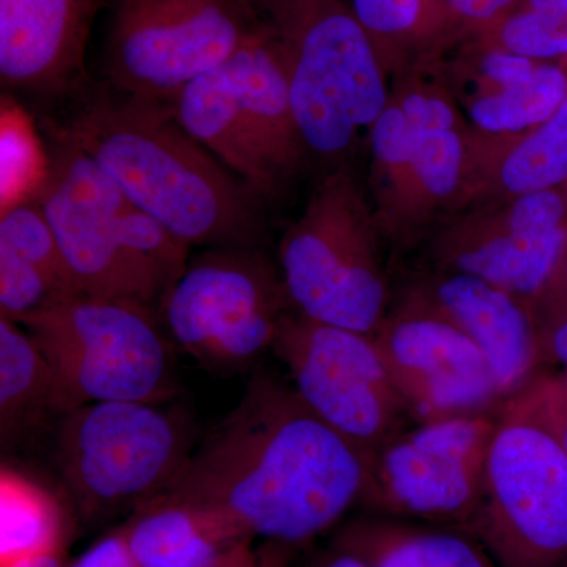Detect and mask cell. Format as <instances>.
<instances>
[{
  "mask_svg": "<svg viewBox=\"0 0 567 567\" xmlns=\"http://www.w3.org/2000/svg\"><path fill=\"white\" fill-rule=\"evenodd\" d=\"M271 350L301 401L354 445L374 454L404 432L410 413L372 336L290 311Z\"/></svg>",
  "mask_w": 567,
  "mask_h": 567,
  "instance_id": "11",
  "label": "cell"
},
{
  "mask_svg": "<svg viewBox=\"0 0 567 567\" xmlns=\"http://www.w3.org/2000/svg\"><path fill=\"white\" fill-rule=\"evenodd\" d=\"M102 69L111 91L171 103L251 39L246 0H112Z\"/></svg>",
  "mask_w": 567,
  "mask_h": 567,
  "instance_id": "7",
  "label": "cell"
},
{
  "mask_svg": "<svg viewBox=\"0 0 567 567\" xmlns=\"http://www.w3.org/2000/svg\"><path fill=\"white\" fill-rule=\"evenodd\" d=\"M498 174L513 196L566 185L567 95L546 121L514 141Z\"/></svg>",
  "mask_w": 567,
  "mask_h": 567,
  "instance_id": "26",
  "label": "cell"
},
{
  "mask_svg": "<svg viewBox=\"0 0 567 567\" xmlns=\"http://www.w3.org/2000/svg\"><path fill=\"white\" fill-rule=\"evenodd\" d=\"M50 412L63 415L50 361L22 324L0 317V429L3 445Z\"/></svg>",
  "mask_w": 567,
  "mask_h": 567,
  "instance_id": "22",
  "label": "cell"
},
{
  "mask_svg": "<svg viewBox=\"0 0 567 567\" xmlns=\"http://www.w3.org/2000/svg\"><path fill=\"white\" fill-rule=\"evenodd\" d=\"M505 405L540 425L567 454V368L557 374H537Z\"/></svg>",
  "mask_w": 567,
  "mask_h": 567,
  "instance_id": "28",
  "label": "cell"
},
{
  "mask_svg": "<svg viewBox=\"0 0 567 567\" xmlns=\"http://www.w3.org/2000/svg\"><path fill=\"white\" fill-rule=\"evenodd\" d=\"M50 361L63 413L92 402H169L177 347L158 309L74 295L20 322Z\"/></svg>",
  "mask_w": 567,
  "mask_h": 567,
  "instance_id": "4",
  "label": "cell"
},
{
  "mask_svg": "<svg viewBox=\"0 0 567 567\" xmlns=\"http://www.w3.org/2000/svg\"><path fill=\"white\" fill-rule=\"evenodd\" d=\"M112 0H0V80L40 99L84 84L85 52Z\"/></svg>",
  "mask_w": 567,
  "mask_h": 567,
  "instance_id": "14",
  "label": "cell"
},
{
  "mask_svg": "<svg viewBox=\"0 0 567 567\" xmlns=\"http://www.w3.org/2000/svg\"><path fill=\"white\" fill-rule=\"evenodd\" d=\"M537 297L547 298V300L558 301L567 305V254L559 267L558 274L551 279L550 284ZM536 297V298H537Z\"/></svg>",
  "mask_w": 567,
  "mask_h": 567,
  "instance_id": "36",
  "label": "cell"
},
{
  "mask_svg": "<svg viewBox=\"0 0 567 567\" xmlns=\"http://www.w3.org/2000/svg\"><path fill=\"white\" fill-rule=\"evenodd\" d=\"M468 535L498 567H567V454L503 405Z\"/></svg>",
  "mask_w": 567,
  "mask_h": 567,
  "instance_id": "9",
  "label": "cell"
},
{
  "mask_svg": "<svg viewBox=\"0 0 567 567\" xmlns=\"http://www.w3.org/2000/svg\"><path fill=\"white\" fill-rule=\"evenodd\" d=\"M371 461L292 383L256 374L166 492L223 514L252 539L303 546L363 502Z\"/></svg>",
  "mask_w": 567,
  "mask_h": 567,
  "instance_id": "1",
  "label": "cell"
},
{
  "mask_svg": "<svg viewBox=\"0 0 567 567\" xmlns=\"http://www.w3.org/2000/svg\"><path fill=\"white\" fill-rule=\"evenodd\" d=\"M567 95V61L536 62L517 80L480 89L468 104L477 128L492 134L528 132L546 121Z\"/></svg>",
  "mask_w": 567,
  "mask_h": 567,
  "instance_id": "24",
  "label": "cell"
},
{
  "mask_svg": "<svg viewBox=\"0 0 567 567\" xmlns=\"http://www.w3.org/2000/svg\"><path fill=\"white\" fill-rule=\"evenodd\" d=\"M171 107L183 130L260 199L279 193L281 183L268 166L238 103L229 59L186 84Z\"/></svg>",
  "mask_w": 567,
  "mask_h": 567,
  "instance_id": "18",
  "label": "cell"
},
{
  "mask_svg": "<svg viewBox=\"0 0 567 567\" xmlns=\"http://www.w3.org/2000/svg\"><path fill=\"white\" fill-rule=\"evenodd\" d=\"M499 50L537 62L567 61V0H525L499 28Z\"/></svg>",
  "mask_w": 567,
  "mask_h": 567,
  "instance_id": "27",
  "label": "cell"
},
{
  "mask_svg": "<svg viewBox=\"0 0 567 567\" xmlns=\"http://www.w3.org/2000/svg\"><path fill=\"white\" fill-rule=\"evenodd\" d=\"M333 539L368 567H498L486 548L461 529L379 514L350 522Z\"/></svg>",
  "mask_w": 567,
  "mask_h": 567,
  "instance_id": "21",
  "label": "cell"
},
{
  "mask_svg": "<svg viewBox=\"0 0 567 567\" xmlns=\"http://www.w3.org/2000/svg\"><path fill=\"white\" fill-rule=\"evenodd\" d=\"M238 103L254 140L278 182H287L303 159L306 148L295 117L289 80L274 41L257 24L251 39L233 58Z\"/></svg>",
  "mask_w": 567,
  "mask_h": 567,
  "instance_id": "19",
  "label": "cell"
},
{
  "mask_svg": "<svg viewBox=\"0 0 567 567\" xmlns=\"http://www.w3.org/2000/svg\"><path fill=\"white\" fill-rule=\"evenodd\" d=\"M405 309L439 317L475 342L505 399L518 393L543 368L528 301L477 276L445 271Z\"/></svg>",
  "mask_w": 567,
  "mask_h": 567,
  "instance_id": "15",
  "label": "cell"
},
{
  "mask_svg": "<svg viewBox=\"0 0 567 567\" xmlns=\"http://www.w3.org/2000/svg\"><path fill=\"white\" fill-rule=\"evenodd\" d=\"M65 567H140L133 557L122 527L99 537L84 554L71 559Z\"/></svg>",
  "mask_w": 567,
  "mask_h": 567,
  "instance_id": "32",
  "label": "cell"
},
{
  "mask_svg": "<svg viewBox=\"0 0 567 567\" xmlns=\"http://www.w3.org/2000/svg\"><path fill=\"white\" fill-rule=\"evenodd\" d=\"M377 216L344 171L324 177L284 234L279 271L295 312L372 336L385 317Z\"/></svg>",
  "mask_w": 567,
  "mask_h": 567,
  "instance_id": "6",
  "label": "cell"
},
{
  "mask_svg": "<svg viewBox=\"0 0 567 567\" xmlns=\"http://www.w3.org/2000/svg\"><path fill=\"white\" fill-rule=\"evenodd\" d=\"M290 311L281 271L259 246H224L189 259L159 316L171 341L193 360L237 369L271 349Z\"/></svg>",
  "mask_w": 567,
  "mask_h": 567,
  "instance_id": "8",
  "label": "cell"
},
{
  "mask_svg": "<svg viewBox=\"0 0 567 567\" xmlns=\"http://www.w3.org/2000/svg\"><path fill=\"white\" fill-rule=\"evenodd\" d=\"M246 2L281 58L306 148L341 155L390 103L375 41L349 0Z\"/></svg>",
  "mask_w": 567,
  "mask_h": 567,
  "instance_id": "3",
  "label": "cell"
},
{
  "mask_svg": "<svg viewBox=\"0 0 567 567\" xmlns=\"http://www.w3.org/2000/svg\"><path fill=\"white\" fill-rule=\"evenodd\" d=\"M450 9L470 21H491L517 0H446Z\"/></svg>",
  "mask_w": 567,
  "mask_h": 567,
  "instance_id": "33",
  "label": "cell"
},
{
  "mask_svg": "<svg viewBox=\"0 0 567 567\" xmlns=\"http://www.w3.org/2000/svg\"><path fill=\"white\" fill-rule=\"evenodd\" d=\"M465 158L464 140L457 128L415 126L404 159L383 181L390 183L399 200L412 205L439 203L457 192Z\"/></svg>",
  "mask_w": 567,
  "mask_h": 567,
  "instance_id": "25",
  "label": "cell"
},
{
  "mask_svg": "<svg viewBox=\"0 0 567 567\" xmlns=\"http://www.w3.org/2000/svg\"><path fill=\"white\" fill-rule=\"evenodd\" d=\"M540 363L567 368V305L547 298L529 301Z\"/></svg>",
  "mask_w": 567,
  "mask_h": 567,
  "instance_id": "30",
  "label": "cell"
},
{
  "mask_svg": "<svg viewBox=\"0 0 567 567\" xmlns=\"http://www.w3.org/2000/svg\"><path fill=\"white\" fill-rule=\"evenodd\" d=\"M410 416L423 423L487 413L503 401L494 371L454 324L404 309L372 334Z\"/></svg>",
  "mask_w": 567,
  "mask_h": 567,
  "instance_id": "13",
  "label": "cell"
},
{
  "mask_svg": "<svg viewBox=\"0 0 567 567\" xmlns=\"http://www.w3.org/2000/svg\"><path fill=\"white\" fill-rule=\"evenodd\" d=\"M78 295L50 224L35 199H18L0 218V317L20 323Z\"/></svg>",
  "mask_w": 567,
  "mask_h": 567,
  "instance_id": "17",
  "label": "cell"
},
{
  "mask_svg": "<svg viewBox=\"0 0 567 567\" xmlns=\"http://www.w3.org/2000/svg\"><path fill=\"white\" fill-rule=\"evenodd\" d=\"M354 17L379 44L385 37L405 35L423 21L429 0H349Z\"/></svg>",
  "mask_w": 567,
  "mask_h": 567,
  "instance_id": "29",
  "label": "cell"
},
{
  "mask_svg": "<svg viewBox=\"0 0 567 567\" xmlns=\"http://www.w3.org/2000/svg\"><path fill=\"white\" fill-rule=\"evenodd\" d=\"M66 546L55 548V550L47 551V554L35 555L20 559V561L11 563V565L2 567H65L66 565Z\"/></svg>",
  "mask_w": 567,
  "mask_h": 567,
  "instance_id": "35",
  "label": "cell"
},
{
  "mask_svg": "<svg viewBox=\"0 0 567 567\" xmlns=\"http://www.w3.org/2000/svg\"><path fill=\"white\" fill-rule=\"evenodd\" d=\"M58 137L87 153L134 207L189 248L259 245L260 197L183 130L171 103L104 87Z\"/></svg>",
  "mask_w": 567,
  "mask_h": 567,
  "instance_id": "2",
  "label": "cell"
},
{
  "mask_svg": "<svg viewBox=\"0 0 567 567\" xmlns=\"http://www.w3.org/2000/svg\"><path fill=\"white\" fill-rule=\"evenodd\" d=\"M566 254L567 226L518 230L499 223L447 241L443 260L446 271L477 276L529 303L558 274Z\"/></svg>",
  "mask_w": 567,
  "mask_h": 567,
  "instance_id": "20",
  "label": "cell"
},
{
  "mask_svg": "<svg viewBox=\"0 0 567 567\" xmlns=\"http://www.w3.org/2000/svg\"><path fill=\"white\" fill-rule=\"evenodd\" d=\"M498 417H447L404 431L372 454L363 496L379 516L420 518L468 535Z\"/></svg>",
  "mask_w": 567,
  "mask_h": 567,
  "instance_id": "10",
  "label": "cell"
},
{
  "mask_svg": "<svg viewBox=\"0 0 567 567\" xmlns=\"http://www.w3.org/2000/svg\"><path fill=\"white\" fill-rule=\"evenodd\" d=\"M121 527L140 567H262L245 529L167 492L133 511Z\"/></svg>",
  "mask_w": 567,
  "mask_h": 567,
  "instance_id": "16",
  "label": "cell"
},
{
  "mask_svg": "<svg viewBox=\"0 0 567 567\" xmlns=\"http://www.w3.org/2000/svg\"><path fill=\"white\" fill-rule=\"evenodd\" d=\"M69 520L55 496L10 468L0 476V567L69 544Z\"/></svg>",
  "mask_w": 567,
  "mask_h": 567,
  "instance_id": "23",
  "label": "cell"
},
{
  "mask_svg": "<svg viewBox=\"0 0 567 567\" xmlns=\"http://www.w3.org/2000/svg\"><path fill=\"white\" fill-rule=\"evenodd\" d=\"M393 102L417 128H457L454 104L435 91L410 89Z\"/></svg>",
  "mask_w": 567,
  "mask_h": 567,
  "instance_id": "31",
  "label": "cell"
},
{
  "mask_svg": "<svg viewBox=\"0 0 567 567\" xmlns=\"http://www.w3.org/2000/svg\"><path fill=\"white\" fill-rule=\"evenodd\" d=\"M194 447L188 416L167 402H92L63 413L58 425L59 468L85 524L164 494Z\"/></svg>",
  "mask_w": 567,
  "mask_h": 567,
  "instance_id": "5",
  "label": "cell"
},
{
  "mask_svg": "<svg viewBox=\"0 0 567 567\" xmlns=\"http://www.w3.org/2000/svg\"><path fill=\"white\" fill-rule=\"evenodd\" d=\"M305 567H368V565H365L363 558L358 557L350 548L336 543L333 539L330 546L317 551L311 561Z\"/></svg>",
  "mask_w": 567,
  "mask_h": 567,
  "instance_id": "34",
  "label": "cell"
},
{
  "mask_svg": "<svg viewBox=\"0 0 567 567\" xmlns=\"http://www.w3.org/2000/svg\"><path fill=\"white\" fill-rule=\"evenodd\" d=\"M33 199L54 233L78 295L152 306L123 241L122 215L130 200L87 153L58 137Z\"/></svg>",
  "mask_w": 567,
  "mask_h": 567,
  "instance_id": "12",
  "label": "cell"
}]
</instances>
